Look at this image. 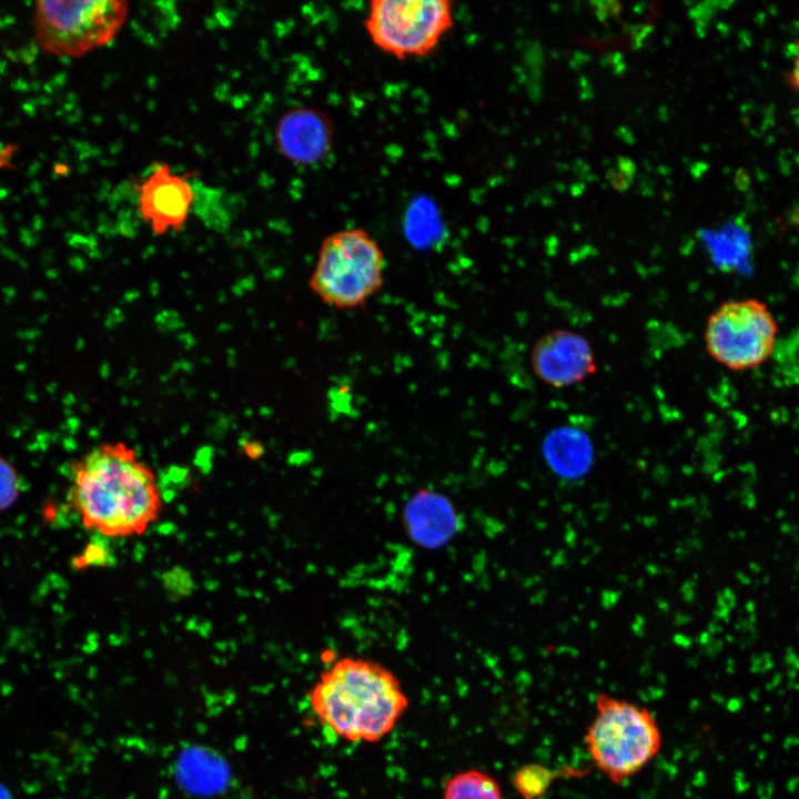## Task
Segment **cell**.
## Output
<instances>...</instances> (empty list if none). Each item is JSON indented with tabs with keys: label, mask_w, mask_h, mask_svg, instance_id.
Here are the masks:
<instances>
[{
	"label": "cell",
	"mask_w": 799,
	"mask_h": 799,
	"mask_svg": "<svg viewBox=\"0 0 799 799\" xmlns=\"http://www.w3.org/2000/svg\"><path fill=\"white\" fill-rule=\"evenodd\" d=\"M68 499L82 524L104 537L142 534L161 496L151 468L125 443H104L71 466Z\"/></svg>",
	"instance_id": "cell-1"
},
{
	"label": "cell",
	"mask_w": 799,
	"mask_h": 799,
	"mask_svg": "<svg viewBox=\"0 0 799 799\" xmlns=\"http://www.w3.org/2000/svg\"><path fill=\"white\" fill-rule=\"evenodd\" d=\"M310 704L341 738L375 742L393 729L408 699L391 670L367 658L344 656L321 672Z\"/></svg>",
	"instance_id": "cell-2"
},
{
	"label": "cell",
	"mask_w": 799,
	"mask_h": 799,
	"mask_svg": "<svg viewBox=\"0 0 799 799\" xmlns=\"http://www.w3.org/2000/svg\"><path fill=\"white\" fill-rule=\"evenodd\" d=\"M586 728L585 747L593 763L613 783L639 773L660 752L663 735L651 711L608 694H598Z\"/></svg>",
	"instance_id": "cell-3"
},
{
	"label": "cell",
	"mask_w": 799,
	"mask_h": 799,
	"mask_svg": "<svg viewBox=\"0 0 799 799\" xmlns=\"http://www.w3.org/2000/svg\"><path fill=\"white\" fill-rule=\"evenodd\" d=\"M385 267L384 252L366 230L343 229L322 241L309 286L324 304L353 310L382 289Z\"/></svg>",
	"instance_id": "cell-4"
},
{
	"label": "cell",
	"mask_w": 799,
	"mask_h": 799,
	"mask_svg": "<svg viewBox=\"0 0 799 799\" xmlns=\"http://www.w3.org/2000/svg\"><path fill=\"white\" fill-rule=\"evenodd\" d=\"M451 0H372L364 29L381 52L396 59L425 58L454 26Z\"/></svg>",
	"instance_id": "cell-5"
},
{
	"label": "cell",
	"mask_w": 799,
	"mask_h": 799,
	"mask_svg": "<svg viewBox=\"0 0 799 799\" xmlns=\"http://www.w3.org/2000/svg\"><path fill=\"white\" fill-rule=\"evenodd\" d=\"M128 13L122 0L38 1L36 39L49 53L79 58L112 41Z\"/></svg>",
	"instance_id": "cell-6"
},
{
	"label": "cell",
	"mask_w": 799,
	"mask_h": 799,
	"mask_svg": "<svg viewBox=\"0 0 799 799\" xmlns=\"http://www.w3.org/2000/svg\"><path fill=\"white\" fill-rule=\"evenodd\" d=\"M778 322L761 300L745 297L721 303L707 318L704 340L707 353L722 366L748 371L772 355Z\"/></svg>",
	"instance_id": "cell-7"
},
{
	"label": "cell",
	"mask_w": 799,
	"mask_h": 799,
	"mask_svg": "<svg viewBox=\"0 0 799 799\" xmlns=\"http://www.w3.org/2000/svg\"><path fill=\"white\" fill-rule=\"evenodd\" d=\"M135 190L139 214L156 235L182 229L195 203L190 175L174 173L166 163L154 164Z\"/></svg>",
	"instance_id": "cell-8"
},
{
	"label": "cell",
	"mask_w": 799,
	"mask_h": 799,
	"mask_svg": "<svg viewBox=\"0 0 799 799\" xmlns=\"http://www.w3.org/2000/svg\"><path fill=\"white\" fill-rule=\"evenodd\" d=\"M530 364L534 374L545 384L563 388L594 375L595 354L585 336L557 328L542 335L533 345Z\"/></svg>",
	"instance_id": "cell-9"
},
{
	"label": "cell",
	"mask_w": 799,
	"mask_h": 799,
	"mask_svg": "<svg viewBox=\"0 0 799 799\" xmlns=\"http://www.w3.org/2000/svg\"><path fill=\"white\" fill-rule=\"evenodd\" d=\"M275 143L280 152L296 164L323 160L333 144V125L322 111L299 107L286 111L277 121Z\"/></svg>",
	"instance_id": "cell-10"
},
{
	"label": "cell",
	"mask_w": 799,
	"mask_h": 799,
	"mask_svg": "<svg viewBox=\"0 0 799 799\" xmlns=\"http://www.w3.org/2000/svg\"><path fill=\"white\" fill-rule=\"evenodd\" d=\"M584 773L585 771L572 768L555 770L542 763H525L514 771L512 783L523 799H540L558 778Z\"/></svg>",
	"instance_id": "cell-11"
},
{
	"label": "cell",
	"mask_w": 799,
	"mask_h": 799,
	"mask_svg": "<svg viewBox=\"0 0 799 799\" xmlns=\"http://www.w3.org/2000/svg\"><path fill=\"white\" fill-rule=\"evenodd\" d=\"M443 799H503V795L493 776L478 769H468L446 781Z\"/></svg>",
	"instance_id": "cell-12"
},
{
	"label": "cell",
	"mask_w": 799,
	"mask_h": 799,
	"mask_svg": "<svg viewBox=\"0 0 799 799\" xmlns=\"http://www.w3.org/2000/svg\"><path fill=\"white\" fill-rule=\"evenodd\" d=\"M20 495V481L16 468L0 457V510L8 509Z\"/></svg>",
	"instance_id": "cell-13"
},
{
	"label": "cell",
	"mask_w": 799,
	"mask_h": 799,
	"mask_svg": "<svg viewBox=\"0 0 799 799\" xmlns=\"http://www.w3.org/2000/svg\"><path fill=\"white\" fill-rule=\"evenodd\" d=\"M75 566L83 568L87 566H109L114 563V557L107 542L97 538L88 544L83 554L74 559Z\"/></svg>",
	"instance_id": "cell-14"
},
{
	"label": "cell",
	"mask_w": 799,
	"mask_h": 799,
	"mask_svg": "<svg viewBox=\"0 0 799 799\" xmlns=\"http://www.w3.org/2000/svg\"><path fill=\"white\" fill-rule=\"evenodd\" d=\"M789 81L792 89L799 97V41L795 43L792 62L790 68Z\"/></svg>",
	"instance_id": "cell-15"
},
{
	"label": "cell",
	"mask_w": 799,
	"mask_h": 799,
	"mask_svg": "<svg viewBox=\"0 0 799 799\" xmlns=\"http://www.w3.org/2000/svg\"><path fill=\"white\" fill-rule=\"evenodd\" d=\"M242 448L243 452L253 459L261 457L264 453L263 446L260 443L253 441H247L243 443Z\"/></svg>",
	"instance_id": "cell-16"
}]
</instances>
